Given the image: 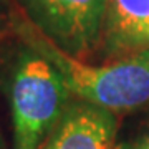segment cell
<instances>
[{"label": "cell", "mask_w": 149, "mask_h": 149, "mask_svg": "<svg viewBox=\"0 0 149 149\" xmlns=\"http://www.w3.org/2000/svg\"><path fill=\"white\" fill-rule=\"evenodd\" d=\"M118 149H149V134L141 136V138L129 141V143H123L118 146Z\"/></svg>", "instance_id": "cell-6"}, {"label": "cell", "mask_w": 149, "mask_h": 149, "mask_svg": "<svg viewBox=\"0 0 149 149\" xmlns=\"http://www.w3.org/2000/svg\"><path fill=\"white\" fill-rule=\"evenodd\" d=\"M25 17L43 37L78 60L100 48L108 0H15Z\"/></svg>", "instance_id": "cell-3"}, {"label": "cell", "mask_w": 149, "mask_h": 149, "mask_svg": "<svg viewBox=\"0 0 149 149\" xmlns=\"http://www.w3.org/2000/svg\"><path fill=\"white\" fill-rule=\"evenodd\" d=\"M0 149H2V141H0Z\"/></svg>", "instance_id": "cell-8"}, {"label": "cell", "mask_w": 149, "mask_h": 149, "mask_svg": "<svg viewBox=\"0 0 149 149\" xmlns=\"http://www.w3.org/2000/svg\"><path fill=\"white\" fill-rule=\"evenodd\" d=\"M15 149H40L74 100L50 60L28 43H18L7 73Z\"/></svg>", "instance_id": "cell-2"}, {"label": "cell", "mask_w": 149, "mask_h": 149, "mask_svg": "<svg viewBox=\"0 0 149 149\" xmlns=\"http://www.w3.org/2000/svg\"><path fill=\"white\" fill-rule=\"evenodd\" d=\"M40 149H118V114L73 100Z\"/></svg>", "instance_id": "cell-4"}, {"label": "cell", "mask_w": 149, "mask_h": 149, "mask_svg": "<svg viewBox=\"0 0 149 149\" xmlns=\"http://www.w3.org/2000/svg\"><path fill=\"white\" fill-rule=\"evenodd\" d=\"M12 28L56 66L74 100L116 113H129L149 104V48L123 58L91 65L61 52L47 40L20 10L10 13Z\"/></svg>", "instance_id": "cell-1"}, {"label": "cell", "mask_w": 149, "mask_h": 149, "mask_svg": "<svg viewBox=\"0 0 149 149\" xmlns=\"http://www.w3.org/2000/svg\"><path fill=\"white\" fill-rule=\"evenodd\" d=\"M3 8H5V0H0V22H2V17H3Z\"/></svg>", "instance_id": "cell-7"}, {"label": "cell", "mask_w": 149, "mask_h": 149, "mask_svg": "<svg viewBox=\"0 0 149 149\" xmlns=\"http://www.w3.org/2000/svg\"><path fill=\"white\" fill-rule=\"evenodd\" d=\"M149 48V0H108L100 53L104 61Z\"/></svg>", "instance_id": "cell-5"}]
</instances>
